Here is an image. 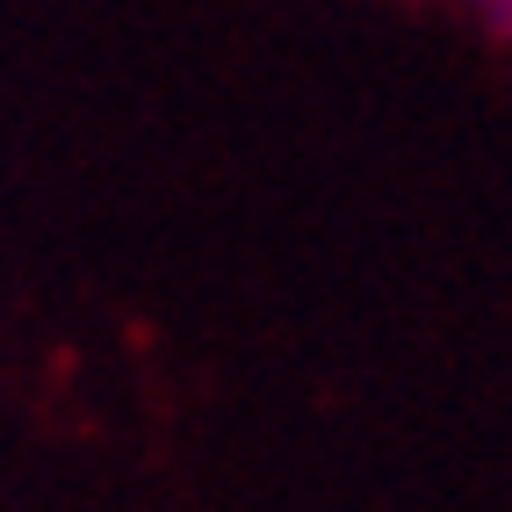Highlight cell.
Here are the masks:
<instances>
[{
  "label": "cell",
  "instance_id": "cell-1",
  "mask_svg": "<svg viewBox=\"0 0 512 512\" xmlns=\"http://www.w3.org/2000/svg\"><path fill=\"white\" fill-rule=\"evenodd\" d=\"M469 8L484 15V22L498 29V37H512V0H469Z\"/></svg>",
  "mask_w": 512,
  "mask_h": 512
}]
</instances>
